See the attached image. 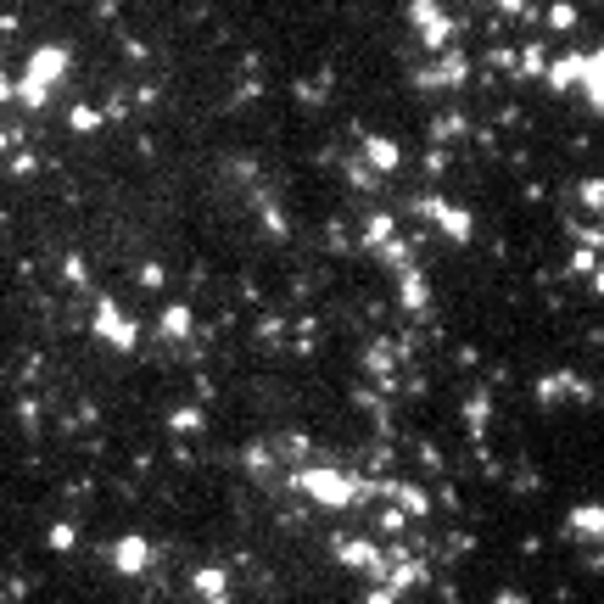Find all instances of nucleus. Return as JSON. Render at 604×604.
Returning <instances> with one entry per match:
<instances>
[{
    "label": "nucleus",
    "instance_id": "26",
    "mask_svg": "<svg viewBox=\"0 0 604 604\" xmlns=\"http://www.w3.org/2000/svg\"><path fill=\"white\" fill-rule=\"evenodd\" d=\"M492 604H531L526 593H515V588H503V593H492Z\"/></svg>",
    "mask_w": 604,
    "mask_h": 604
},
{
    "label": "nucleus",
    "instance_id": "27",
    "mask_svg": "<svg viewBox=\"0 0 604 604\" xmlns=\"http://www.w3.org/2000/svg\"><path fill=\"white\" fill-rule=\"evenodd\" d=\"M492 6H498V12H510V17H521V12H526V0H492Z\"/></svg>",
    "mask_w": 604,
    "mask_h": 604
},
{
    "label": "nucleus",
    "instance_id": "6",
    "mask_svg": "<svg viewBox=\"0 0 604 604\" xmlns=\"http://www.w3.org/2000/svg\"><path fill=\"white\" fill-rule=\"evenodd\" d=\"M95 336H101V342H112V347H134V342H141V325L123 319L112 297H101L95 302Z\"/></svg>",
    "mask_w": 604,
    "mask_h": 604
},
{
    "label": "nucleus",
    "instance_id": "9",
    "mask_svg": "<svg viewBox=\"0 0 604 604\" xmlns=\"http://www.w3.org/2000/svg\"><path fill=\"white\" fill-rule=\"evenodd\" d=\"M464 79H470V62H464L459 51H448L436 67H425V73H420V84H448V90H459Z\"/></svg>",
    "mask_w": 604,
    "mask_h": 604
},
{
    "label": "nucleus",
    "instance_id": "2",
    "mask_svg": "<svg viewBox=\"0 0 604 604\" xmlns=\"http://www.w3.org/2000/svg\"><path fill=\"white\" fill-rule=\"evenodd\" d=\"M297 492H308L314 503H325V510H347V503L369 498V482L347 476V470H330V464H308V470H297Z\"/></svg>",
    "mask_w": 604,
    "mask_h": 604
},
{
    "label": "nucleus",
    "instance_id": "25",
    "mask_svg": "<svg viewBox=\"0 0 604 604\" xmlns=\"http://www.w3.org/2000/svg\"><path fill=\"white\" fill-rule=\"evenodd\" d=\"M425 168H431V174H443V168H448V151L431 146V151H425Z\"/></svg>",
    "mask_w": 604,
    "mask_h": 604
},
{
    "label": "nucleus",
    "instance_id": "11",
    "mask_svg": "<svg viewBox=\"0 0 604 604\" xmlns=\"http://www.w3.org/2000/svg\"><path fill=\"white\" fill-rule=\"evenodd\" d=\"M537 397H543V403H549V397H588V386L560 369V375H543V381H537Z\"/></svg>",
    "mask_w": 604,
    "mask_h": 604
},
{
    "label": "nucleus",
    "instance_id": "24",
    "mask_svg": "<svg viewBox=\"0 0 604 604\" xmlns=\"http://www.w3.org/2000/svg\"><path fill=\"white\" fill-rule=\"evenodd\" d=\"M375 526H381V531H403V526H409V521H403L397 510H381V515H375Z\"/></svg>",
    "mask_w": 604,
    "mask_h": 604
},
{
    "label": "nucleus",
    "instance_id": "1",
    "mask_svg": "<svg viewBox=\"0 0 604 604\" xmlns=\"http://www.w3.org/2000/svg\"><path fill=\"white\" fill-rule=\"evenodd\" d=\"M62 79H67V51H62V45H40V51L28 56L23 79H12V101H23L28 112H40L45 95H51Z\"/></svg>",
    "mask_w": 604,
    "mask_h": 604
},
{
    "label": "nucleus",
    "instance_id": "16",
    "mask_svg": "<svg viewBox=\"0 0 604 604\" xmlns=\"http://www.w3.org/2000/svg\"><path fill=\"white\" fill-rule=\"evenodd\" d=\"M487 403H492L487 392H476V397H470V409H464V420H470V436H482V431H487Z\"/></svg>",
    "mask_w": 604,
    "mask_h": 604
},
{
    "label": "nucleus",
    "instance_id": "30",
    "mask_svg": "<svg viewBox=\"0 0 604 604\" xmlns=\"http://www.w3.org/2000/svg\"><path fill=\"white\" fill-rule=\"evenodd\" d=\"M0 151H6V129H0Z\"/></svg>",
    "mask_w": 604,
    "mask_h": 604
},
{
    "label": "nucleus",
    "instance_id": "20",
    "mask_svg": "<svg viewBox=\"0 0 604 604\" xmlns=\"http://www.w3.org/2000/svg\"><path fill=\"white\" fill-rule=\"evenodd\" d=\"M364 241H369V247L381 252V247L392 241V219H386V213H375V219H369V235H364Z\"/></svg>",
    "mask_w": 604,
    "mask_h": 604
},
{
    "label": "nucleus",
    "instance_id": "15",
    "mask_svg": "<svg viewBox=\"0 0 604 604\" xmlns=\"http://www.w3.org/2000/svg\"><path fill=\"white\" fill-rule=\"evenodd\" d=\"M515 67H521V73H526V79H537V73H549V56H543V45H526V51L515 56Z\"/></svg>",
    "mask_w": 604,
    "mask_h": 604
},
{
    "label": "nucleus",
    "instance_id": "22",
    "mask_svg": "<svg viewBox=\"0 0 604 604\" xmlns=\"http://www.w3.org/2000/svg\"><path fill=\"white\" fill-rule=\"evenodd\" d=\"M73 543H79L73 521H56V526H51V549H73Z\"/></svg>",
    "mask_w": 604,
    "mask_h": 604
},
{
    "label": "nucleus",
    "instance_id": "7",
    "mask_svg": "<svg viewBox=\"0 0 604 604\" xmlns=\"http://www.w3.org/2000/svg\"><path fill=\"white\" fill-rule=\"evenodd\" d=\"M112 565L123 570V577H141V570L151 565V543H146V537H118V543H112Z\"/></svg>",
    "mask_w": 604,
    "mask_h": 604
},
{
    "label": "nucleus",
    "instance_id": "3",
    "mask_svg": "<svg viewBox=\"0 0 604 604\" xmlns=\"http://www.w3.org/2000/svg\"><path fill=\"white\" fill-rule=\"evenodd\" d=\"M414 213H420V219H431V224L443 229L448 241H459V247L470 241V229H476L470 208H459V201H443V196H420V201H414Z\"/></svg>",
    "mask_w": 604,
    "mask_h": 604
},
{
    "label": "nucleus",
    "instance_id": "29",
    "mask_svg": "<svg viewBox=\"0 0 604 604\" xmlns=\"http://www.w3.org/2000/svg\"><path fill=\"white\" fill-rule=\"evenodd\" d=\"M208 604H229V593H224V599H208Z\"/></svg>",
    "mask_w": 604,
    "mask_h": 604
},
{
    "label": "nucleus",
    "instance_id": "21",
    "mask_svg": "<svg viewBox=\"0 0 604 604\" xmlns=\"http://www.w3.org/2000/svg\"><path fill=\"white\" fill-rule=\"evenodd\" d=\"M431 134H436V141H453V134H464V118H459V112H443V118L431 123Z\"/></svg>",
    "mask_w": 604,
    "mask_h": 604
},
{
    "label": "nucleus",
    "instance_id": "13",
    "mask_svg": "<svg viewBox=\"0 0 604 604\" xmlns=\"http://www.w3.org/2000/svg\"><path fill=\"white\" fill-rule=\"evenodd\" d=\"M190 308H185V302H168V308H162V336H168V342H180V336H190Z\"/></svg>",
    "mask_w": 604,
    "mask_h": 604
},
{
    "label": "nucleus",
    "instance_id": "28",
    "mask_svg": "<svg viewBox=\"0 0 604 604\" xmlns=\"http://www.w3.org/2000/svg\"><path fill=\"white\" fill-rule=\"evenodd\" d=\"M0 101H12V73L0 67Z\"/></svg>",
    "mask_w": 604,
    "mask_h": 604
},
{
    "label": "nucleus",
    "instance_id": "23",
    "mask_svg": "<svg viewBox=\"0 0 604 604\" xmlns=\"http://www.w3.org/2000/svg\"><path fill=\"white\" fill-rule=\"evenodd\" d=\"M67 123H73L79 134H90V129L101 123V112H95V107H73V112H67Z\"/></svg>",
    "mask_w": 604,
    "mask_h": 604
},
{
    "label": "nucleus",
    "instance_id": "14",
    "mask_svg": "<svg viewBox=\"0 0 604 604\" xmlns=\"http://www.w3.org/2000/svg\"><path fill=\"white\" fill-rule=\"evenodd\" d=\"M196 588L208 593V599H224V588H229V570H219V565H201V570H196Z\"/></svg>",
    "mask_w": 604,
    "mask_h": 604
},
{
    "label": "nucleus",
    "instance_id": "17",
    "mask_svg": "<svg viewBox=\"0 0 604 604\" xmlns=\"http://www.w3.org/2000/svg\"><path fill=\"white\" fill-rule=\"evenodd\" d=\"M577 23H582V17H577V6H570V0H560V6L549 12V28H554V34H570Z\"/></svg>",
    "mask_w": 604,
    "mask_h": 604
},
{
    "label": "nucleus",
    "instance_id": "4",
    "mask_svg": "<svg viewBox=\"0 0 604 604\" xmlns=\"http://www.w3.org/2000/svg\"><path fill=\"white\" fill-rule=\"evenodd\" d=\"M409 17H414V34L431 45V51H448V40H453V17L436 6V0H409Z\"/></svg>",
    "mask_w": 604,
    "mask_h": 604
},
{
    "label": "nucleus",
    "instance_id": "8",
    "mask_svg": "<svg viewBox=\"0 0 604 604\" xmlns=\"http://www.w3.org/2000/svg\"><path fill=\"white\" fill-rule=\"evenodd\" d=\"M364 157H369V168H375V174H397L403 168V146L397 141H386V134H364Z\"/></svg>",
    "mask_w": 604,
    "mask_h": 604
},
{
    "label": "nucleus",
    "instance_id": "12",
    "mask_svg": "<svg viewBox=\"0 0 604 604\" xmlns=\"http://www.w3.org/2000/svg\"><path fill=\"white\" fill-rule=\"evenodd\" d=\"M397 291H403V308H425V297H431V286H425V275H420V268H403Z\"/></svg>",
    "mask_w": 604,
    "mask_h": 604
},
{
    "label": "nucleus",
    "instance_id": "10",
    "mask_svg": "<svg viewBox=\"0 0 604 604\" xmlns=\"http://www.w3.org/2000/svg\"><path fill=\"white\" fill-rule=\"evenodd\" d=\"M582 67H588V56H582V51H570V56L549 62V73H543V79H549L554 90H570V84H582Z\"/></svg>",
    "mask_w": 604,
    "mask_h": 604
},
{
    "label": "nucleus",
    "instance_id": "5",
    "mask_svg": "<svg viewBox=\"0 0 604 604\" xmlns=\"http://www.w3.org/2000/svg\"><path fill=\"white\" fill-rule=\"evenodd\" d=\"M336 560H342L347 570H358V577H386V554L369 543V537H336Z\"/></svg>",
    "mask_w": 604,
    "mask_h": 604
},
{
    "label": "nucleus",
    "instance_id": "18",
    "mask_svg": "<svg viewBox=\"0 0 604 604\" xmlns=\"http://www.w3.org/2000/svg\"><path fill=\"white\" fill-rule=\"evenodd\" d=\"M168 425H174L180 436H196V431H201V409H174V414H168Z\"/></svg>",
    "mask_w": 604,
    "mask_h": 604
},
{
    "label": "nucleus",
    "instance_id": "19",
    "mask_svg": "<svg viewBox=\"0 0 604 604\" xmlns=\"http://www.w3.org/2000/svg\"><path fill=\"white\" fill-rule=\"evenodd\" d=\"M570 531H588V537H599V510H593V503H588V510H570Z\"/></svg>",
    "mask_w": 604,
    "mask_h": 604
}]
</instances>
